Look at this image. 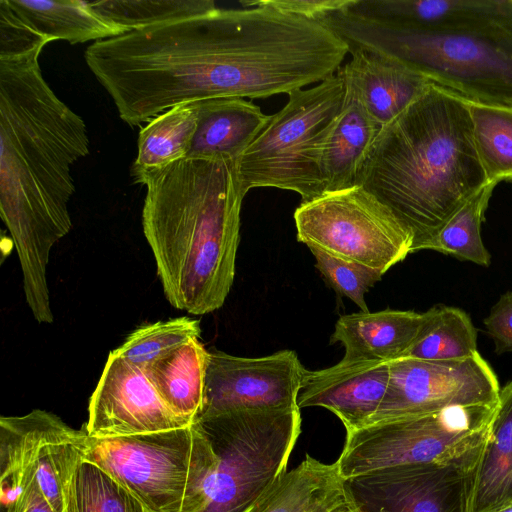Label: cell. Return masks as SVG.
Instances as JSON below:
<instances>
[{
    "label": "cell",
    "instance_id": "cell-37",
    "mask_svg": "<svg viewBox=\"0 0 512 512\" xmlns=\"http://www.w3.org/2000/svg\"><path fill=\"white\" fill-rule=\"evenodd\" d=\"M256 2L290 14L318 19L327 13L346 8L352 0H256Z\"/></svg>",
    "mask_w": 512,
    "mask_h": 512
},
{
    "label": "cell",
    "instance_id": "cell-14",
    "mask_svg": "<svg viewBox=\"0 0 512 512\" xmlns=\"http://www.w3.org/2000/svg\"><path fill=\"white\" fill-rule=\"evenodd\" d=\"M192 423L165 404L142 369L110 351L82 429L89 437L112 438L173 430Z\"/></svg>",
    "mask_w": 512,
    "mask_h": 512
},
{
    "label": "cell",
    "instance_id": "cell-29",
    "mask_svg": "<svg viewBox=\"0 0 512 512\" xmlns=\"http://www.w3.org/2000/svg\"><path fill=\"white\" fill-rule=\"evenodd\" d=\"M429 310L427 324L403 357L444 361L464 359L478 352L477 330L465 311L445 305Z\"/></svg>",
    "mask_w": 512,
    "mask_h": 512
},
{
    "label": "cell",
    "instance_id": "cell-31",
    "mask_svg": "<svg viewBox=\"0 0 512 512\" xmlns=\"http://www.w3.org/2000/svg\"><path fill=\"white\" fill-rule=\"evenodd\" d=\"M65 512H149L99 466L83 460L72 477Z\"/></svg>",
    "mask_w": 512,
    "mask_h": 512
},
{
    "label": "cell",
    "instance_id": "cell-20",
    "mask_svg": "<svg viewBox=\"0 0 512 512\" xmlns=\"http://www.w3.org/2000/svg\"><path fill=\"white\" fill-rule=\"evenodd\" d=\"M336 462L306 455L247 512H351Z\"/></svg>",
    "mask_w": 512,
    "mask_h": 512
},
{
    "label": "cell",
    "instance_id": "cell-6",
    "mask_svg": "<svg viewBox=\"0 0 512 512\" xmlns=\"http://www.w3.org/2000/svg\"><path fill=\"white\" fill-rule=\"evenodd\" d=\"M341 68L312 88L288 94V102L235 159L240 188L296 192L302 202L325 193L321 162L345 98Z\"/></svg>",
    "mask_w": 512,
    "mask_h": 512
},
{
    "label": "cell",
    "instance_id": "cell-33",
    "mask_svg": "<svg viewBox=\"0 0 512 512\" xmlns=\"http://www.w3.org/2000/svg\"><path fill=\"white\" fill-rule=\"evenodd\" d=\"M200 334L199 321L193 318L180 317L158 321L137 328L113 351L143 370L172 350L199 338Z\"/></svg>",
    "mask_w": 512,
    "mask_h": 512
},
{
    "label": "cell",
    "instance_id": "cell-32",
    "mask_svg": "<svg viewBox=\"0 0 512 512\" xmlns=\"http://www.w3.org/2000/svg\"><path fill=\"white\" fill-rule=\"evenodd\" d=\"M90 6L127 32L180 20L216 9L212 0H102Z\"/></svg>",
    "mask_w": 512,
    "mask_h": 512
},
{
    "label": "cell",
    "instance_id": "cell-25",
    "mask_svg": "<svg viewBox=\"0 0 512 512\" xmlns=\"http://www.w3.org/2000/svg\"><path fill=\"white\" fill-rule=\"evenodd\" d=\"M33 30L70 44L95 42L128 33L96 12L89 1L7 0Z\"/></svg>",
    "mask_w": 512,
    "mask_h": 512
},
{
    "label": "cell",
    "instance_id": "cell-13",
    "mask_svg": "<svg viewBox=\"0 0 512 512\" xmlns=\"http://www.w3.org/2000/svg\"><path fill=\"white\" fill-rule=\"evenodd\" d=\"M305 370L292 350L258 358L209 352L198 419L235 410L296 408Z\"/></svg>",
    "mask_w": 512,
    "mask_h": 512
},
{
    "label": "cell",
    "instance_id": "cell-39",
    "mask_svg": "<svg viewBox=\"0 0 512 512\" xmlns=\"http://www.w3.org/2000/svg\"><path fill=\"white\" fill-rule=\"evenodd\" d=\"M493 512H512V503L505 505Z\"/></svg>",
    "mask_w": 512,
    "mask_h": 512
},
{
    "label": "cell",
    "instance_id": "cell-8",
    "mask_svg": "<svg viewBox=\"0 0 512 512\" xmlns=\"http://www.w3.org/2000/svg\"><path fill=\"white\" fill-rule=\"evenodd\" d=\"M196 421L213 450L201 512H247L287 471L302 422L299 407L235 410Z\"/></svg>",
    "mask_w": 512,
    "mask_h": 512
},
{
    "label": "cell",
    "instance_id": "cell-23",
    "mask_svg": "<svg viewBox=\"0 0 512 512\" xmlns=\"http://www.w3.org/2000/svg\"><path fill=\"white\" fill-rule=\"evenodd\" d=\"M198 102V125L187 156H226L236 159L270 120L261 108L243 98H214Z\"/></svg>",
    "mask_w": 512,
    "mask_h": 512
},
{
    "label": "cell",
    "instance_id": "cell-4",
    "mask_svg": "<svg viewBox=\"0 0 512 512\" xmlns=\"http://www.w3.org/2000/svg\"><path fill=\"white\" fill-rule=\"evenodd\" d=\"M487 184L462 97L434 83L381 128L356 182L411 234L412 253Z\"/></svg>",
    "mask_w": 512,
    "mask_h": 512
},
{
    "label": "cell",
    "instance_id": "cell-24",
    "mask_svg": "<svg viewBox=\"0 0 512 512\" xmlns=\"http://www.w3.org/2000/svg\"><path fill=\"white\" fill-rule=\"evenodd\" d=\"M208 354L195 338L143 369L165 404L190 422L202 411Z\"/></svg>",
    "mask_w": 512,
    "mask_h": 512
},
{
    "label": "cell",
    "instance_id": "cell-28",
    "mask_svg": "<svg viewBox=\"0 0 512 512\" xmlns=\"http://www.w3.org/2000/svg\"><path fill=\"white\" fill-rule=\"evenodd\" d=\"M462 99L487 182L512 184V107Z\"/></svg>",
    "mask_w": 512,
    "mask_h": 512
},
{
    "label": "cell",
    "instance_id": "cell-11",
    "mask_svg": "<svg viewBox=\"0 0 512 512\" xmlns=\"http://www.w3.org/2000/svg\"><path fill=\"white\" fill-rule=\"evenodd\" d=\"M389 370L385 395L368 424L499 400L498 378L479 352L444 361L401 357L389 362Z\"/></svg>",
    "mask_w": 512,
    "mask_h": 512
},
{
    "label": "cell",
    "instance_id": "cell-17",
    "mask_svg": "<svg viewBox=\"0 0 512 512\" xmlns=\"http://www.w3.org/2000/svg\"><path fill=\"white\" fill-rule=\"evenodd\" d=\"M351 60L341 67L368 113L382 126L401 114L432 83L418 72L382 54L349 49Z\"/></svg>",
    "mask_w": 512,
    "mask_h": 512
},
{
    "label": "cell",
    "instance_id": "cell-38",
    "mask_svg": "<svg viewBox=\"0 0 512 512\" xmlns=\"http://www.w3.org/2000/svg\"><path fill=\"white\" fill-rule=\"evenodd\" d=\"M26 512H54L44 497L37 480L31 492Z\"/></svg>",
    "mask_w": 512,
    "mask_h": 512
},
{
    "label": "cell",
    "instance_id": "cell-26",
    "mask_svg": "<svg viewBox=\"0 0 512 512\" xmlns=\"http://www.w3.org/2000/svg\"><path fill=\"white\" fill-rule=\"evenodd\" d=\"M85 439L83 429L76 430L46 411L38 450L37 481L54 512H65L72 477L84 458Z\"/></svg>",
    "mask_w": 512,
    "mask_h": 512
},
{
    "label": "cell",
    "instance_id": "cell-30",
    "mask_svg": "<svg viewBox=\"0 0 512 512\" xmlns=\"http://www.w3.org/2000/svg\"><path fill=\"white\" fill-rule=\"evenodd\" d=\"M496 186L495 183H488L473 195L425 245L424 250L489 267L491 255L483 243L481 227Z\"/></svg>",
    "mask_w": 512,
    "mask_h": 512
},
{
    "label": "cell",
    "instance_id": "cell-19",
    "mask_svg": "<svg viewBox=\"0 0 512 512\" xmlns=\"http://www.w3.org/2000/svg\"><path fill=\"white\" fill-rule=\"evenodd\" d=\"M512 503V382L501 388L490 432L473 465L466 512H493Z\"/></svg>",
    "mask_w": 512,
    "mask_h": 512
},
{
    "label": "cell",
    "instance_id": "cell-35",
    "mask_svg": "<svg viewBox=\"0 0 512 512\" xmlns=\"http://www.w3.org/2000/svg\"><path fill=\"white\" fill-rule=\"evenodd\" d=\"M52 42L26 24L9 6L0 0V56L30 51Z\"/></svg>",
    "mask_w": 512,
    "mask_h": 512
},
{
    "label": "cell",
    "instance_id": "cell-21",
    "mask_svg": "<svg viewBox=\"0 0 512 512\" xmlns=\"http://www.w3.org/2000/svg\"><path fill=\"white\" fill-rule=\"evenodd\" d=\"M46 411L0 418L1 512H26L37 480Z\"/></svg>",
    "mask_w": 512,
    "mask_h": 512
},
{
    "label": "cell",
    "instance_id": "cell-18",
    "mask_svg": "<svg viewBox=\"0 0 512 512\" xmlns=\"http://www.w3.org/2000/svg\"><path fill=\"white\" fill-rule=\"evenodd\" d=\"M430 318L424 313L385 309L341 316L331 336V343L345 348V361L390 362L414 344Z\"/></svg>",
    "mask_w": 512,
    "mask_h": 512
},
{
    "label": "cell",
    "instance_id": "cell-9",
    "mask_svg": "<svg viewBox=\"0 0 512 512\" xmlns=\"http://www.w3.org/2000/svg\"><path fill=\"white\" fill-rule=\"evenodd\" d=\"M497 407L498 403L452 407L376 422L346 433L336 460L339 474L348 479L395 465L474 461L488 437Z\"/></svg>",
    "mask_w": 512,
    "mask_h": 512
},
{
    "label": "cell",
    "instance_id": "cell-10",
    "mask_svg": "<svg viewBox=\"0 0 512 512\" xmlns=\"http://www.w3.org/2000/svg\"><path fill=\"white\" fill-rule=\"evenodd\" d=\"M294 220L297 240L309 249L382 274L412 253L411 234L384 204L359 185L302 202Z\"/></svg>",
    "mask_w": 512,
    "mask_h": 512
},
{
    "label": "cell",
    "instance_id": "cell-7",
    "mask_svg": "<svg viewBox=\"0 0 512 512\" xmlns=\"http://www.w3.org/2000/svg\"><path fill=\"white\" fill-rule=\"evenodd\" d=\"M83 460L103 469L149 512H201L213 450L195 421L155 433L86 435Z\"/></svg>",
    "mask_w": 512,
    "mask_h": 512
},
{
    "label": "cell",
    "instance_id": "cell-2",
    "mask_svg": "<svg viewBox=\"0 0 512 512\" xmlns=\"http://www.w3.org/2000/svg\"><path fill=\"white\" fill-rule=\"evenodd\" d=\"M43 48L0 56V216L32 315L51 324L47 264L54 244L72 228L71 168L89 154V137L82 117L44 79Z\"/></svg>",
    "mask_w": 512,
    "mask_h": 512
},
{
    "label": "cell",
    "instance_id": "cell-27",
    "mask_svg": "<svg viewBox=\"0 0 512 512\" xmlns=\"http://www.w3.org/2000/svg\"><path fill=\"white\" fill-rule=\"evenodd\" d=\"M197 125V101L174 106L146 123L139 132L137 156L130 170L133 181L185 158Z\"/></svg>",
    "mask_w": 512,
    "mask_h": 512
},
{
    "label": "cell",
    "instance_id": "cell-34",
    "mask_svg": "<svg viewBox=\"0 0 512 512\" xmlns=\"http://www.w3.org/2000/svg\"><path fill=\"white\" fill-rule=\"evenodd\" d=\"M316 260V268L330 286L340 295L348 297L362 312H369L366 292L382 273L378 270L330 256L320 250L310 249Z\"/></svg>",
    "mask_w": 512,
    "mask_h": 512
},
{
    "label": "cell",
    "instance_id": "cell-1",
    "mask_svg": "<svg viewBox=\"0 0 512 512\" xmlns=\"http://www.w3.org/2000/svg\"><path fill=\"white\" fill-rule=\"evenodd\" d=\"M93 42L85 62L123 122L179 104L289 94L334 75L347 44L317 19L256 1Z\"/></svg>",
    "mask_w": 512,
    "mask_h": 512
},
{
    "label": "cell",
    "instance_id": "cell-36",
    "mask_svg": "<svg viewBox=\"0 0 512 512\" xmlns=\"http://www.w3.org/2000/svg\"><path fill=\"white\" fill-rule=\"evenodd\" d=\"M487 334L493 340L495 352H512V292H505L492 306L483 321Z\"/></svg>",
    "mask_w": 512,
    "mask_h": 512
},
{
    "label": "cell",
    "instance_id": "cell-22",
    "mask_svg": "<svg viewBox=\"0 0 512 512\" xmlns=\"http://www.w3.org/2000/svg\"><path fill=\"white\" fill-rule=\"evenodd\" d=\"M345 86L343 108L322 155L325 192L356 186L361 166L383 127L368 113L346 80Z\"/></svg>",
    "mask_w": 512,
    "mask_h": 512
},
{
    "label": "cell",
    "instance_id": "cell-15",
    "mask_svg": "<svg viewBox=\"0 0 512 512\" xmlns=\"http://www.w3.org/2000/svg\"><path fill=\"white\" fill-rule=\"evenodd\" d=\"M390 370L384 361H345L321 370H305L298 407H323L343 423L346 433L366 426L385 395Z\"/></svg>",
    "mask_w": 512,
    "mask_h": 512
},
{
    "label": "cell",
    "instance_id": "cell-16",
    "mask_svg": "<svg viewBox=\"0 0 512 512\" xmlns=\"http://www.w3.org/2000/svg\"><path fill=\"white\" fill-rule=\"evenodd\" d=\"M356 16L435 31H471L512 24V0H352Z\"/></svg>",
    "mask_w": 512,
    "mask_h": 512
},
{
    "label": "cell",
    "instance_id": "cell-3",
    "mask_svg": "<svg viewBox=\"0 0 512 512\" xmlns=\"http://www.w3.org/2000/svg\"><path fill=\"white\" fill-rule=\"evenodd\" d=\"M142 228L168 302L204 315L225 302L235 276L245 194L235 159L186 156L143 174Z\"/></svg>",
    "mask_w": 512,
    "mask_h": 512
},
{
    "label": "cell",
    "instance_id": "cell-5",
    "mask_svg": "<svg viewBox=\"0 0 512 512\" xmlns=\"http://www.w3.org/2000/svg\"><path fill=\"white\" fill-rule=\"evenodd\" d=\"M318 20L349 49L392 58L461 97L512 107V24L435 31L362 18L345 8Z\"/></svg>",
    "mask_w": 512,
    "mask_h": 512
},
{
    "label": "cell",
    "instance_id": "cell-12",
    "mask_svg": "<svg viewBox=\"0 0 512 512\" xmlns=\"http://www.w3.org/2000/svg\"><path fill=\"white\" fill-rule=\"evenodd\" d=\"M476 460L395 465L344 480L351 512H466Z\"/></svg>",
    "mask_w": 512,
    "mask_h": 512
}]
</instances>
